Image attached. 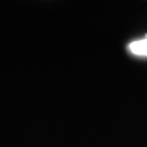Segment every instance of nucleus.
<instances>
[{"mask_svg":"<svg viewBox=\"0 0 147 147\" xmlns=\"http://www.w3.org/2000/svg\"><path fill=\"white\" fill-rule=\"evenodd\" d=\"M129 50L133 55L147 57V35L143 39H138V40H135V42H132L129 45Z\"/></svg>","mask_w":147,"mask_h":147,"instance_id":"obj_1","label":"nucleus"}]
</instances>
